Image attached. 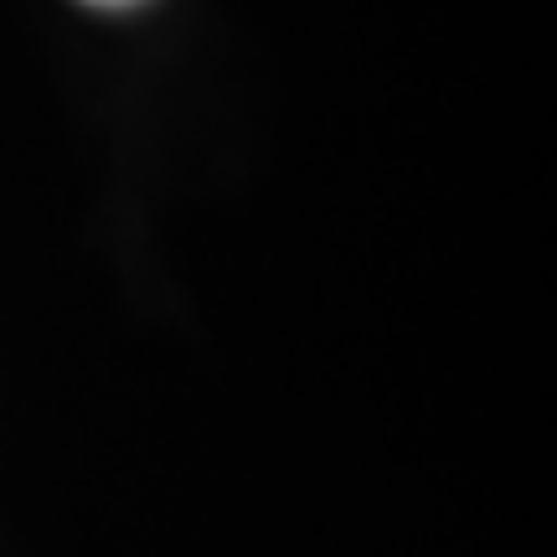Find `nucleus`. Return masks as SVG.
Returning a JSON list of instances; mask_svg holds the SVG:
<instances>
[{"label":"nucleus","instance_id":"nucleus-1","mask_svg":"<svg viewBox=\"0 0 557 557\" xmlns=\"http://www.w3.org/2000/svg\"><path fill=\"white\" fill-rule=\"evenodd\" d=\"M88 5H109V11H124V5H139V0H88Z\"/></svg>","mask_w":557,"mask_h":557}]
</instances>
